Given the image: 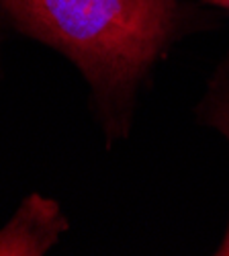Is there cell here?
Masks as SVG:
<instances>
[{
	"instance_id": "1",
	"label": "cell",
	"mask_w": 229,
	"mask_h": 256,
	"mask_svg": "<svg viewBox=\"0 0 229 256\" xmlns=\"http://www.w3.org/2000/svg\"><path fill=\"white\" fill-rule=\"evenodd\" d=\"M0 14L76 64L109 146L127 138L154 64L211 20L184 0H0Z\"/></svg>"
},
{
	"instance_id": "4",
	"label": "cell",
	"mask_w": 229,
	"mask_h": 256,
	"mask_svg": "<svg viewBox=\"0 0 229 256\" xmlns=\"http://www.w3.org/2000/svg\"><path fill=\"white\" fill-rule=\"evenodd\" d=\"M215 254L217 256H229V226H227V232H225V238H223V242H221V246L217 248Z\"/></svg>"
},
{
	"instance_id": "5",
	"label": "cell",
	"mask_w": 229,
	"mask_h": 256,
	"mask_svg": "<svg viewBox=\"0 0 229 256\" xmlns=\"http://www.w3.org/2000/svg\"><path fill=\"white\" fill-rule=\"evenodd\" d=\"M197 2L211 4V6H217V8H223V10L229 12V0H197Z\"/></svg>"
},
{
	"instance_id": "3",
	"label": "cell",
	"mask_w": 229,
	"mask_h": 256,
	"mask_svg": "<svg viewBox=\"0 0 229 256\" xmlns=\"http://www.w3.org/2000/svg\"><path fill=\"white\" fill-rule=\"evenodd\" d=\"M197 117L229 142V54L211 76L207 92L197 106Z\"/></svg>"
},
{
	"instance_id": "2",
	"label": "cell",
	"mask_w": 229,
	"mask_h": 256,
	"mask_svg": "<svg viewBox=\"0 0 229 256\" xmlns=\"http://www.w3.org/2000/svg\"><path fill=\"white\" fill-rule=\"evenodd\" d=\"M66 230L68 220L59 205L33 193L0 230V256H41Z\"/></svg>"
}]
</instances>
